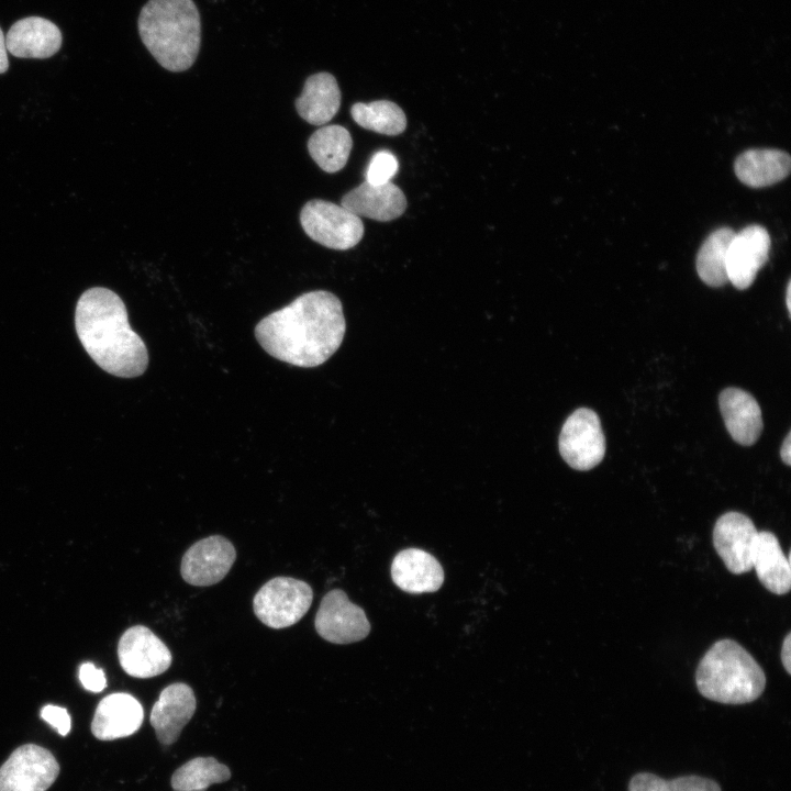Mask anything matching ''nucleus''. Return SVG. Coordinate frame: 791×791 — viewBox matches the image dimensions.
Wrapping results in <instances>:
<instances>
[{
	"label": "nucleus",
	"instance_id": "f257e3e1",
	"mask_svg": "<svg viewBox=\"0 0 791 791\" xmlns=\"http://www.w3.org/2000/svg\"><path fill=\"white\" fill-rule=\"evenodd\" d=\"M346 331L343 307L332 292L315 290L296 298L255 326L259 345L274 358L311 368L325 363Z\"/></svg>",
	"mask_w": 791,
	"mask_h": 791
},
{
	"label": "nucleus",
	"instance_id": "f03ea898",
	"mask_svg": "<svg viewBox=\"0 0 791 791\" xmlns=\"http://www.w3.org/2000/svg\"><path fill=\"white\" fill-rule=\"evenodd\" d=\"M75 325L83 348L104 371L134 378L146 370V345L131 328L126 308L112 290H86L77 302Z\"/></svg>",
	"mask_w": 791,
	"mask_h": 791
},
{
	"label": "nucleus",
	"instance_id": "7ed1b4c3",
	"mask_svg": "<svg viewBox=\"0 0 791 791\" xmlns=\"http://www.w3.org/2000/svg\"><path fill=\"white\" fill-rule=\"evenodd\" d=\"M142 42L169 71L190 68L200 49L201 22L192 0H148L138 16Z\"/></svg>",
	"mask_w": 791,
	"mask_h": 791
},
{
	"label": "nucleus",
	"instance_id": "20e7f679",
	"mask_svg": "<svg viewBox=\"0 0 791 791\" xmlns=\"http://www.w3.org/2000/svg\"><path fill=\"white\" fill-rule=\"evenodd\" d=\"M699 692L724 704H745L758 699L766 676L755 658L732 639L717 640L702 657L695 672Z\"/></svg>",
	"mask_w": 791,
	"mask_h": 791
},
{
	"label": "nucleus",
	"instance_id": "39448f33",
	"mask_svg": "<svg viewBox=\"0 0 791 791\" xmlns=\"http://www.w3.org/2000/svg\"><path fill=\"white\" fill-rule=\"evenodd\" d=\"M312 600L313 591L307 582L291 577H276L257 591L253 610L263 624L279 630L299 622Z\"/></svg>",
	"mask_w": 791,
	"mask_h": 791
},
{
	"label": "nucleus",
	"instance_id": "423d86ee",
	"mask_svg": "<svg viewBox=\"0 0 791 791\" xmlns=\"http://www.w3.org/2000/svg\"><path fill=\"white\" fill-rule=\"evenodd\" d=\"M300 223L314 242L332 249L346 250L357 245L364 235L359 216L342 205L314 199L300 212Z\"/></svg>",
	"mask_w": 791,
	"mask_h": 791
},
{
	"label": "nucleus",
	"instance_id": "0eeeda50",
	"mask_svg": "<svg viewBox=\"0 0 791 791\" xmlns=\"http://www.w3.org/2000/svg\"><path fill=\"white\" fill-rule=\"evenodd\" d=\"M559 453L573 469L590 470L605 454V438L598 414L587 408L572 412L559 435Z\"/></svg>",
	"mask_w": 791,
	"mask_h": 791
},
{
	"label": "nucleus",
	"instance_id": "6e6552de",
	"mask_svg": "<svg viewBox=\"0 0 791 791\" xmlns=\"http://www.w3.org/2000/svg\"><path fill=\"white\" fill-rule=\"evenodd\" d=\"M58 773L59 765L48 749L22 745L0 767V791H46Z\"/></svg>",
	"mask_w": 791,
	"mask_h": 791
},
{
	"label": "nucleus",
	"instance_id": "1a4fd4ad",
	"mask_svg": "<svg viewBox=\"0 0 791 791\" xmlns=\"http://www.w3.org/2000/svg\"><path fill=\"white\" fill-rule=\"evenodd\" d=\"M314 626L322 638L333 644L359 642L370 632L365 611L350 602L341 589H333L323 597Z\"/></svg>",
	"mask_w": 791,
	"mask_h": 791
},
{
	"label": "nucleus",
	"instance_id": "9d476101",
	"mask_svg": "<svg viewBox=\"0 0 791 791\" xmlns=\"http://www.w3.org/2000/svg\"><path fill=\"white\" fill-rule=\"evenodd\" d=\"M118 658L122 669L134 678L161 675L172 661L168 647L144 625L132 626L122 634Z\"/></svg>",
	"mask_w": 791,
	"mask_h": 791
},
{
	"label": "nucleus",
	"instance_id": "9b49d317",
	"mask_svg": "<svg viewBox=\"0 0 791 791\" xmlns=\"http://www.w3.org/2000/svg\"><path fill=\"white\" fill-rule=\"evenodd\" d=\"M235 559V547L227 538L221 535L208 536L186 550L181 559L180 573L191 586H212L229 573Z\"/></svg>",
	"mask_w": 791,
	"mask_h": 791
},
{
	"label": "nucleus",
	"instance_id": "f8f14e48",
	"mask_svg": "<svg viewBox=\"0 0 791 791\" xmlns=\"http://www.w3.org/2000/svg\"><path fill=\"white\" fill-rule=\"evenodd\" d=\"M758 532L753 521L739 512H726L717 519L713 545L729 572L742 575L753 569Z\"/></svg>",
	"mask_w": 791,
	"mask_h": 791
},
{
	"label": "nucleus",
	"instance_id": "ddd939ff",
	"mask_svg": "<svg viewBox=\"0 0 791 791\" xmlns=\"http://www.w3.org/2000/svg\"><path fill=\"white\" fill-rule=\"evenodd\" d=\"M770 236L760 225H749L732 238L726 258L727 278L739 289H747L768 259Z\"/></svg>",
	"mask_w": 791,
	"mask_h": 791
},
{
	"label": "nucleus",
	"instance_id": "4468645a",
	"mask_svg": "<svg viewBox=\"0 0 791 791\" xmlns=\"http://www.w3.org/2000/svg\"><path fill=\"white\" fill-rule=\"evenodd\" d=\"M196 708L194 692L187 683L175 682L164 688L149 716L158 742L166 746L176 743Z\"/></svg>",
	"mask_w": 791,
	"mask_h": 791
},
{
	"label": "nucleus",
	"instance_id": "2eb2a0df",
	"mask_svg": "<svg viewBox=\"0 0 791 791\" xmlns=\"http://www.w3.org/2000/svg\"><path fill=\"white\" fill-rule=\"evenodd\" d=\"M143 718V706L137 699L124 692L111 693L97 705L91 732L100 740L126 737L137 732Z\"/></svg>",
	"mask_w": 791,
	"mask_h": 791
},
{
	"label": "nucleus",
	"instance_id": "dca6fc26",
	"mask_svg": "<svg viewBox=\"0 0 791 791\" xmlns=\"http://www.w3.org/2000/svg\"><path fill=\"white\" fill-rule=\"evenodd\" d=\"M62 42L58 26L41 16L18 20L5 36L7 51L19 58H48L58 52Z\"/></svg>",
	"mask_w": 791,
	"mask_h": 791
},
{
	"label": "nucleus",
	"instance_id": "f3484780",
	"mask_svg": "<svg viewBox=\"0 0 791 791\" xmlns=\"http://www.w3.org/2000/svg\"><path fill=\"white\" fill-rule=\"evenodd\" d=\"M342 207L357 216L388 222L401 216L406 209V198L392 182L372 185L364 181L342 198Z\"/></svg>",
	"mask_w": 791,
	"mask_h": 791
},
{
	"label": "nucleus",
	"instance_id": "a211bd4d",
	"mask_svg": "<svg viewBox=\"0 0 791 791\" xmlns=\"http://www.w3.org/2000/svg\"><path fill=\"white\" fill-rule=\"evenodd\" d=\"M391 577L401 590L417 594L438 590L444 581V571L433 555L422 549L406 548L396 555Z\"/></svg>",
	"mask_w": 791,
	"mask_h": 791
},
{
	"label": "nucleus",
	"instance_id": "6ab92c4d",
	"mask_svg": "<svg viewBox=\"0 0 791 791\" xmlns=\"http://www.w3.org/2000/svg\"><path fill=\"white\" fill-rule=\"evenodd\" d=\"M725 426L733 439L750 446L762 431L761 410L755 398L739 388H726L718 398Z\"/></svg>",
	"mask_w": 791,
	"mask_h": 791
},
{
	"label": "nucleus",
	"instance_id": "aec40b11",
	"mask_svg": "<svg viewBox=\"0 0 791 791\" xmlns=\"http://www.w3.org/2000/svg\"><path fill=\"white\" fill-rule=\"evenodd\" d=\"M341 98L335 77L325 71L316 73L307 78L301 94L296 99V109L308 123L323 125L337 113Z\"/></svg>",
	"mask_w": 791,
	"mask_h": 791
},
{
	"label": "nucleus",
	"instance_id": "412c9836",
	"mask_svg": "<svg viewBox=\"0 0 791 791\" xmlns=\"http://www.w3.org/2000/svg\"><path fill=\"white\" fill-rule=\"evenodd\" d=\"M753 568L761 584L775 594H786L791 586L790 555L786 556L777 536L768 531L758 532Z\"/></svg>",
	"mask_w": 791,
	"mask_h": 791
},
{
	"label": "nucleus",
	"instance_id": "4be33fe9",
	"mask_svg": "<svg viewBox=\"0 0 791 791\" xmlns=\"http://www.w3.org/2000/svg\"><path fill=\"white\" fill-rule=\"evenodd\" d=\"M791 168L788 153L780 149H748L735 160L737 178L753 188L771 186L784 179Z\"/></svg>",
	"mask_w": 791,
	"mask_h": 791
},
{
	"label": "nucleus",
	"instance_id": "5701e85b",
	"mask_svg": "<svg viewBox=\"0 0 791 791\" xmlns=\"http://www.w3.org/2000/svg\"><path fill=\"white\" fill-rule=\"evenodd\" d=\"M353 140L342 125H325L316 130L308 141V151L319 167L326 172L343 169L348 160Z\"/></svg>",
	"mask_w": 791,
	"mask_h": 791
},
{
	"label": "nucleus",
	"instance_id": "b1692460",
	"mask_svg": "<svg viewBox=\"0 0 791 791\" xmlns=\"http://www.w3.org/2000/svg\"><path fill=\"white\" fill-rule=\"evenodd\" d=\"M734 235L732 229L721 227L712 232L703 242L697 256V271L708 286L722 287L728 282L726 258Z\"/></svg>",
	"mask_w": 791,
	"mask_h": 791
},
{
	"label": "nucleus",
	"instance_id": "393cba45",
	"mask_svg": "<svg viewBox=\"0 0 791 791\" xmlns=\"http://www.w3.org/2000/svg\"><path fill=\"white\" fill-rule=\"evenodd\" d=\"M231 778L230 768L218 761L214 757H194L178 769L170 779L174 791H205L215 783H222Z\"/></svg>",
	"mask_w": 791,
	"mask_h": 791
},
{
	"label": "nucleus",
	"instance_id": "a878e982",
	"mask_svg": "<svg viewBox=\"0 0 791 791\" xmlns=\"http://www.w3.org/2000/svg\"><path fill=\"white\" fill-rule=\"evenodd\" d=\"M350 114L361 127L385 135H399L406 127V116L403 110L389 100L354 103Z\"/></svg>",
	"mask_w": 791,
	"mask_h": 791
},
{
	"label": "nucleus",
	"instance_id": "bb28decb",
	"mask_svg": "<svg viewBox=\"0 0 791 791\" xmlns=\"http://www.w3.org/2000/svg\"><path fill=\"white\" fill-rule=\"evenodd\" d=\"M628 791H722L718 783L700 776H683L666 780L650 772L636 773Z\"/></svg>",
	"mask_w": 791,
	"mask_h": 791
},
{
	"label": "nucleus",
	"instance_id": "cd10ccee",
	"mask_svg": "<svg viewBox=\"0 0 791 791\" xmlns=\"http://www.w3.org/2000/svg\"><path fill=\"white\" fill-rule=\"evenodd\" d=\"M399 168L396 156L388 151L377 152L368 165L366 181L372 185L389 182Z\"/></svg>",
	"mask_w": 791,
	"mask_h": 791
},
{
	"label": "nucleus",
	"instance_id": "c85d7f7f",
	"mask_svg": "<svg viewBox=\"0 0 791 791\" xmlns=\"http://www.w3.org/2000/svg\"><path fill=\"white\" fill-rule=\"evenodd\" d=\"M41 717L62 736H66L71 728V720L65 708L47 704L41 710Z\"/></svg>",
	"mask_w": 791,
	"mask_h": 791
},
{
	"label": "nucleus",
	"instance_id": "c756f323",
	"mask_svg": "<svg viewBox=\"0 0 791 791\" xmlns=\"http://www.w3.org/2000/svg\"><path fill=\"white\" fill-rule=\"evenodd\" d=\"M79 680L82 687L91 692H101L107 687L103 670L91 662H85L79 667Z\"/></svg>",
	"mask_w": 791,
	"mask_h": 791
},
{
	"label": "nucleus",
	"instance_id": "7c9ffc66",
	"mask_svg": "<svg viewBox=\"0 0 791 791\" xmlns=\"http://www.w3.org/2000/svg\"><path fill=\"white\" fill-rule=\"evenodd\" d=\"M781 661L786 671L791 675V633H788L782 642Z\"/></svg>",
	"mask_w": 791,
	"mask_h": 791
},
{
	"label": "nucleus",
	"instance_id": "2f4dec72",
	"mask_svg": "<svg viewBox=\"0 0 791 791\" xmlns=\"http://www.w3.org/2000/svg\"><path fill=\"white\" fill-rule=\"evenodd\" d=\"M7 46H5V36L2 33V30L0 29V74H3L7 71L9 67V60L7 55Z\"/></svg>",
	"mask_w": 791,
	"mask_h": 791
},
{
	"label": "nucleus",
	"instance_id": "473e14b6",
	"mask_svg": "<svg viewBox=\"0 0 791 791\" xmlns=\"http://www.w3.org/2000/svg\"><path fill=\"white\" fill-rule=\"evenodd\" d=\"M780 456L786 465H791V433H788L781 445Z\"/></svg>",
	"mask_w": 791,
	"mask_h": 791
},
{
	"label": "nucleus",
	"instance_id": "72a5a7b5",
	"mask_svg": "<svg viewBox=\"0 0 791 791\" xmlns=\"http://www.w3.org/2000/svg\"><path fill=\"white\" fill-rule=\"evenodd\" d=\"M790 293H791V283L789 282L787 286V294H786V303H787V309H788L789 313L791 312Z\"/></svg>",
	"mask_w": 791,
	"mask_h": 791
}]
</instances>
